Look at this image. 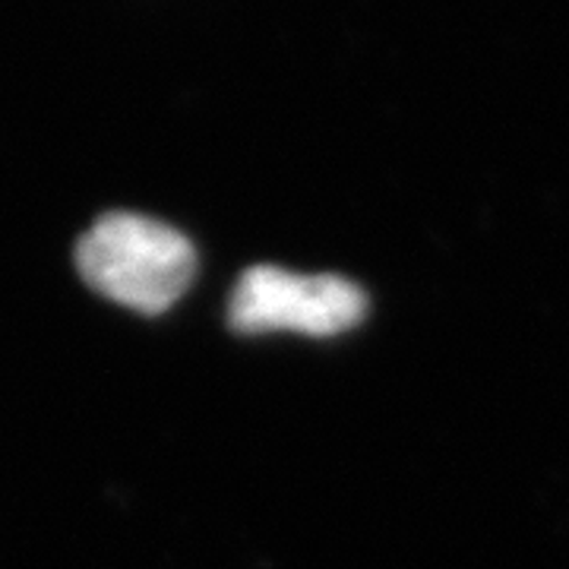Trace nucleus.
<instances>
[{"instance_id":"obj_1","label":"nucleus","mask_w":569,"mask_h":569,"mask_svg":"<svg viewBox=\"0 0 569 569\" xmlns=\"http://www.w3.org/2000/svg\"><path fill=\"white\" fill-rule=\"evenodd\" d=\"M77 266L104 298L140 313H162L193 282L197 250L159 219L111 212L80 238Z\"/></svg>"},{"instance_id":"obj_2","label":"nucleus","mask_w":569,"mask_h":569,"mask_svg":"<svg viewBox=\"0 0 569 569\" xmlns=\"http://www.w3.org/2000/svg\"><path fill=\"white\" fill-rule=\"evenodd\" d=\"M367 313L365 291L342 276H298L279 266H253L234 284L228 320L238 332L339 336Z\"/></svg>"}]
</instances>
